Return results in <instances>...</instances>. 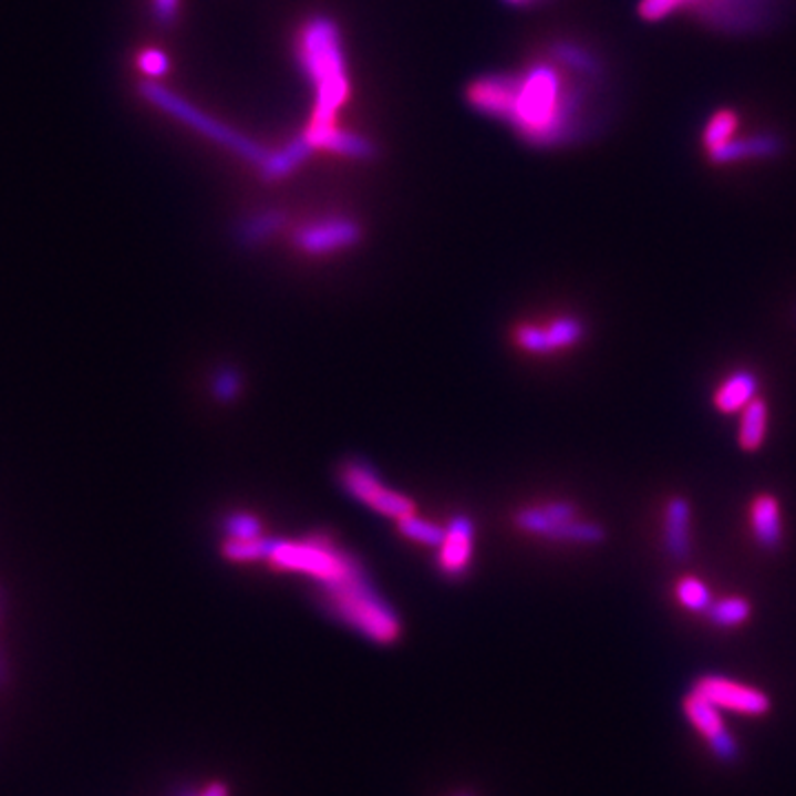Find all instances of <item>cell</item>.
I'll list each match as a JSON object with an SVG mask.
<instances>
[{
	"label": "cell",
	"instance_id": "6da1fadb",
	"mask_svg": "<svg viewBox=\"0 0 796 796\" xmlns=\"http://www.w3.org/2000/svg\"><path fill=\"white\" fill-rule=\"evenodd\" d=\"M325 609L350 629L376 644H394L401 638V620L376 591L356 554L332 542L308 576Z\"/></svg>",
	"mask_w": 796,
	"mask_h": 796
},
{
	"label": "cell",
	"instance_id": "7a4b0ae2",
	"mask_svg": "<svg viewBox=\"0 0 796 796\" xmlns=\"http://www.w3.org/2000/svg\"><path fill=\"white\" fill-rule=\"evenodd\" d=\"M560 82L558 75L538 66L525 77L514 75H489L476 80L467 97L469 102L500 120L511 122L529 139L547 142L554 139L560 126Z\"/></svg>",
	"mask_w": 796,
	"mask_h": 796
},
{
	"label": "cell",
	"instance_id": "3957f363",
	"mask_svg": "<svg viewBox=\"0 0 796 796\" xmlns=\"http://www.w3.org/2000/svg\"><path fill=\"white\" fill-rule=\"evenodd\" d=\"M299 55L308 75L317 84L314 115L310 128L306 131V137L314 139L334 128V115L350 93L345 60L334 22L323 15L312 18L301 33Z\"/></svg>",
	"mask_w": 796,
	"mask_h": 796
},
{
	"label": "cell",
	"instance_id": "277c9868",
	"mask_svg": "<svg viewBox=\"0 0 796 796\" xmlns=\"http://www.w3.org/2000/svg\"><path fill=\"white\" fill-rule=\"evenodd\" d=\"M578 507L569 500H551L545 505L525 507L514 516L520 531L560 542V545H600L607 540V529L596 520H582Z\"/></svg>",
	"mask_w": 796,
	"mask_h": 796
},
{
	"label": "cell",
	"instance_id": "5b68a950",
	"mask_svg": "<svg viewBox=\"0 0 796 796\" xmlns=\"http://www.w3.org/2000/svg\"><path fill=\"white\" fill-rule=\"evenodd\" d=\"M339 485L356 503L365 505L374 514L392 520L416 514V505L401 492L387 487L376 467L359 456H352L339 465Z\"/></svg>",
	"mask_w": 796,
	"mask_h": 796
},
{
	"label": "cell",
	"instance_id": "8992f818",
	"mask_svg": "<svg viewBox=\"0 0 796 796\" xmlns=\"http://www.w3.org/2000/svg\"><path fill=\"white\" fill-rule=\"evenodd\" d=\"M142 95L146 100H151L157 108H162L164 113L182 120L184 124L193 126L195 131H199L201 135L210 137L213 142H219L228 148H232L237 155H241L244 159H250L255 164H263V159L270 155L268 151H263L261 146H257L252 139L235 133L232 128L219 124L217 120L204 115L199 108H195L193 104H188L186 100H182L179 95L170 93L168 89L159 86V84H153V82H144L142 86Z\"/></svg>",
	"mask_w": 796,
	"mask_h": 796
},
{
	"label": "cell",
	"instance_id": "52a82bcc",
	"mask_svg": "<svg viewBox=\"0 0 796 796\" xmlns=\"http://www.w3.org/2000/svg\"><path fill=\"white\" fill-rule=\"evenodd\" d=\"M516 343L531 354H554L578 345L587 337V323L580 317L567 314L554 319L549 325L523 323L516 328Z\"/></svg>",
	"mask_w": 796,
	"mask_h": 796
},
{
	"label": "cell",
	"instance_id": "ba28073f",
	"mask_svg": "<svg viewBox=\"0 0 796 796\" xmlns=\"http://www.w3.org/2000/svg\"><path fill=\"white\" fill-rule=\"evenodd\" d=\"M695 693H700L702 697H706L709 702H713L720 711H735L742 715H751V717H759L766 715L771 711V697L753 686L733 682L728 678L722 675H704L695 682Z\"/></svg>",
	"mask_w": 796,
	"mask_h": 796
},
{
	"label": "cell",
	"instance_id": "9c48e42d",
	"mask_svg": "<svg viewBox=\"0 0 796 796\" xmlns=\"http://www.w3.org/2000/svg\"><path fill=\"white\" fill-rule=\"evenodd\" d=\"M361 241V226L348 217L312 221L294 232V246L308 255H328L352 248Z\"/></svg>",
	"mask_w": 796,
	"mask_h": 796
},
{
	"label": "cell",
	"instance_id": "30bf717a",
	"mask_svg": "<svg viewBox=\"0 0 796 796\" xmlns=\"http://www.w3.org/2000/svg\"><path fill=\"white\" fill-rule=\"evenodd\" d=\"M476 525L469 516L458 514L445 527V540L438 547V567L447 578H461L472 562Z\"/></svg>",
	"mask_w": 796,
	"mask_h": 796
},
{
	"label": "cell",
	"instance_id": "8fae6325",
	"mask_svg": "<svg viewBox=\"0 0 796 796\" xmlns=\"http://www.w3.org/2000/svg\"><path fill=\"white\" fill-rule=\"evenodd\" d=\"M664 551L671 560L684 562L693 551V505L686 496H671L662 523Z\"/></svg>",
	"mask_w": 796,
	"mask_h": 796
},
{
	"label": "cell",
	"instance_id": "7c38bea8",
	"mask_svg": "<svg viewBox=\"0 0 796 796\" xmlns=\"http://www.w3.org/2000/svg\"><path fill=\"white\" fill-rule=\"evenodd\" d=\"M748 520L753 538L766 551H775L784 542V514L782 503L775 494L762 492L748 507Z\"/></svg>",
	"mask_w": 796,
	"mask_h": 796
},
{
	"label": "cell",
	"instance_id": "4fadbf2b",
	"mask_svg": "<svg viewBox=\"0 0 796 796\" xmlns=\"http://www.w3.org/2000/svg\"><path fill=\"white\" fill-rule=\"evenodd\" d=\"M759 376L753 370H735L713 394V405L722 414H737L759 394Z\"/></svg>",
	"mask_w": 796,
	"mask_h": 796
},
{
	"label": "cell",
	"instance_id": "5bb4252c",
	"mask_svg": "<svg viewBox=\"0 0 796 796\" xmlns=\"http://www.w3.org/2000/svg\"><path fill=\"white\" fill-rule=\"evenodd\" d=\"M742 421H740V432H737V443L744 452H759L766 443L768 436V423H771V410H768V401L764 396H757L755 401H751L742 412Z\"/></svg>",
	"mask_w": 796,
	"mask_h": 796
},
{
	"label": "cell",
	"instance_id": "9a60e30c",
	"mask_svg": "<svg viewBox=\"0 0 796 796\" xmlns=\"http://www.w3.org/2000/svg\"><path fill=\"white\" fill-rule=\"evenodd\" d=\"M312 144L310 139L306 137V133L297 139H292L283 151L279 153H270L261 166V175L266 179H279V177H286L288 173H292L301 162H306V157L312 153Z\"/></svg>",
	"mask_w": 796,
	"mask_h": 796
},
{
	"label": "cell",
	"instance_id": "2e32d148",
	"mask_svg": "<svg viewBox=\"0 0 796 796\" xmlns=\"http://www.w3.org/2000/svg\"><path fill=\"white\" fill-rule=\"evenodd\" d=\"M684 713L689 717V722L711 742L715 737H720L722 733H726V726H724V720H722V713L720 709L709 702L706 697H702L700 693H691L686 700H684Z\"/></svg>",
	"mask_w": 796,
	"mask_h": 796
},
{
	"label": "cell",
	"instance_id": "e0dca14e",
	"mask_svg": "<svg viewBox=\"0 0 796 796\" xmlns=\"http://www.w3.org/2000/svg\"><path fill=\"white\" fill-rule=\"evenodd\" d=\"M286 226V215L281 210H266L244 219L237 228V239L244 246H259L277 235Z\"/></svg>",
	"mask_w": 796,
	"mask_h": 796
},
{
	"label": "cell",
	"instance_id": "ac0fdd59",
	"mask_svg": "<svg viewBox=\"0 0 796 796\" xmlns=\"http://www.w3.org/2000/svg\"><path fill=\"white\" fill-rule=\"evenodd\" d=\"M310 144L314 148H328V151H334V153H341V155H350V157H359V159H368V157H374V144L368 142L365 137L361 135H354V133H348V131H339V128H332L314 139H310Z\"/></svg>",
	"mask_w": 796,
	"mask_h": 796
},
{
	"label": "cell",
	"instance_id": "d6986e66",
	"mask_svg": "<svg viewBox=\"0 0 796 796\" xmlns=\"http://www.w3.org/2000/svg\"><path fill=\"white\" fill-rule=\"evenodd\" d=\"M751 613H753L751 600H746L742 596H731V598H724V600H715L711 604V609L706 611L711 624H715L720 629L740 627V624L751 620Z\"/></svg>",
	"mask_w": 796,
	"mask_h": 796
},
{
	"label": "cell",
	"instance_id": "ffe728a7",
	"mask_svg": "<svg viewBox=\"0 0 796 796\" xmlns=\"http://www.w3.org/2000/svg\"><path fill=\"white\" fill-rule=\"evenodd\" d=\"M675 598L691 613H706L715 602L713 591L695 576H684L675 582Z\"/></svg>",
	"mask_w": 796,
	"mask_h": 796
},
{
	"label": "cell",
	"instance_id": "44dd1931",
	"mask_svg": "<svg viewBox=\"0 0 796 796\" xmlns=\"http://www.w3.org/2000/svg\"><path fill=\"white\" fill-rule=\"evenodd\" d=\"M396 527L405 538H410L414 542H421V545H427V547H434V549H438L443 545V540H445V527H438V525H434V523H430L425 518H418L416 514H412L407 518H401L396 523Z\"/></svg>",
	"mask_w": 796,
	"mask_h": 796
},
{
	"label": "cell",
	"instance_id": "7402d4cb",
	"mask_svg": "<svg viewBox=\"0 0 796 796\" xmlns=\"http://www.w3.org/2000/svg\"><path fill=\"white\" fill-rule=\"evenodd\" d=\"M221 531L226 534V540H257L263 536V525L257 516L246 514V511H235L228 514L221 523Z\"/></svg>",
	"mask_w": 796,
	"mask_h": 796
},
{
	"label": "cell",
	"instance_id": "603a6c76",
	"mask_svg": "<svg viewBox=\"0 0 796 796\" xmlns=\"http://www.w3.org/2000/svg\"><path fill=\"white\" fill-rule=\"evenodd\" d=\"M244 381H241V372L232 365L219 368L215 379H213V394L219 403H232L237 401V396L241 394Z\"/></svg>",
	"mask_w": 796,
	"mask_h": 796
},
{
	"label": "cell",
	"instance_id": "cb8c5ba5",
	"mask_svg": "<svg viewBox=\"0 0 796 796\" xmlns=\"http://www.w3.org/2000/svg\"><path fill=\"white\" fill-rule=\"evenodd\" d=\"M733 128H735V117H733L731 113H720V115L713 120V124H711V128H709V133H706L709 144L717 151L720 146L726 144V139H728V135L733 133Z\"/></svg>",
	"mask_w": 796,
	"mask_h": 796
},
{
	"label": "cell",
	"instance_id": "d4e9b609",
	"mask_svg": "<svg viewBox=\"0 0 796 796\" xmlns=\"http://www.w3.org/2000/svg\"><path fill=\"white\" fill-rule=\"evenodd\" d=\"M139 62V69L148 75H164L168 71V58L164 51L159 49H146L139 53L137 58Z\"/></svg>",
	"mask_w": 796,
	"mask_h": 796
},
{
	"label": "cell",
	"instance_id": "484cf974",
	"mask_svg": "<svg viewBox=\"0 0 796 796\" xmlns=\"http://www.w3.org/2000/svg\"><path fill=\"white\" fill-rule=\"evenodd\" d=\"M709 746H711V751H713L722 762H726V764L737 762V757H740V744H737V740H735L728 731L722 733L720 737L711 740Z\"/></svg>",
	"mask_w": 796,
	"mask_h": 796
},
{
	"label": "cell",
	"instance_id": "4316f807",
	"mask_svg": "<svg viewBox=\"0 0 796 796\" xmlns=\"http://www.w3.org/2000/svg\"><path fill=\"white\" fill-rule=\"evenodd\" d=\"M680 0H644L640 7V13L649 20H658L662 15H666L673 7H678Z\"/></svg>",
	"mask_w": 796,
	"mask_h": 796
},
{
	"label": "cell",
	"instance_id": "83f0119b",
	"mask_svg": "<svg viewBox=\"0 0 796 796\" xmlns=\"http://www.w3.org/2000/svg\"><path fill=\"white\" fill-rule=\"evenodd\" d=\"M153 4H155V15H157V20L170 22V20L175 18V13H177L179 0H153Z\"/></svg>",
	"mask_w": 796,
	"mask_h": 796
},
{
	"label": "cell",
	"instance_id": "f1b7e54d",
	"mask_svg": "<svg viewBox=\"0 0 796 796\" xmlns=\"http://www.w3.org/2000/svg\"><path fill=\"white\" fill-rule=\"evenodd\" d=\"M199 796H228V788L224 784H210L199 793Z\"/></svg>",
	"mask_w": 796,
	"mask_h": 796
}]
</instances>
